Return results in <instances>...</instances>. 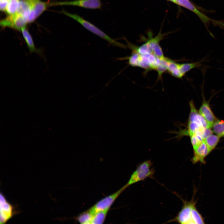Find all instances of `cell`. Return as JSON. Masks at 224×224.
I'll return each mask as SVG.
<instances>
[{
    "label": "cell",
    "instance_id": "obj_29",
    "mask_svg": "<svg viewBox=\"0 0 224 224\" xmlns=\"http://www.w3.org/2000/svg\"><path fill=\"white\" fill-rule=\"evenodd\" d=\"M8 0L9 1V0Z\"/></svg>",
    "mask_w": 224,
    "mask_h": 224
},
{
    "label": "cell",
    "instance_id": "obj_25",
    "mask_svg": "<svg viewBox=\"0 0 224 224\" xmlns=\"http://www.w3.org/2000/svg\"><path fill=\"white\" fill-rule=\"evenodd\" d=\"M193 150L196 149L204 140L199 134L194 133L189 136Z\"/></svg>",
    "mask_w": 224,
    "mask_h": 224
},
{
    "label": "cell",
    "instance_id": "obj_23",
    "mask_svg": "<svg viewBox=\"0 0 224 224\" xmlns=\"http://www.w3.org/2000/svg\"><path fill=\"white\" fill-rule=\"evenodd\" d=\"M19 3V0H10L9 1L6 11L9 15H12L16 13Z\"/></svg>",
    "mask_w": 224,
    "mask_h": 224
},
{
    "label": "cell",
    "instance_id": "obj_7",
    "mask_svg": "<svg viewBox=\"0 0 224 224\" xmlns=\"http://www.w3.org/2000/svg\"><path fill=\"white\" fill-rule=\"evenodd\" d=\"M27 21L21 15L17 13L9 15L0 21V25L4 27H8L21 31L26 28Z\"/></svg>",
    "mask_w": 224,
    "mask_h": 224
},
{
    "label": "cell",
    "instance_id": "obj_2",
    "mask_svg": "<svg viewBox=\"0 0 224 224\" xmlns=\"http://www.w3.org/2000/svg\"><path fill=\"white\" fill-rule=\"evenodd\" d=\"M61 12L65 15L74 19L87 30L105 40L112 45L124 49H125L126 47L124 44L111 38L95 25L86 21L78 15L70 13L64 10H63L61 11Z\"/></svg>",
    "mask_w": 224,
    "mask_h": 224
},
{
    "label": "cell",
    "instance_id": "obj_15",
    "mask_svg": "<svg viewBox=\"0 0 224 224\" xmlns=\"http://www.w3.org/2000/svg\"><path fill=\"white\" fill-rule=\"evenodd\" d=\"M31 5V10L35 13L38 17L46 9L49 5L48 3L40 0H29Z\"/></svg>",
    "mask_w": 224,
    "mask_h": 224
},
{
    "label": "cell",
    "instance_id": "obj_12",
    "mask_svg": "<svg viewBox=\"0 0 224 224\" xmlns=\"http://www.w3.org/2000/svg\"><path fill=\"white\" fill-rule=\"evenodd\" d=\"M163 37V35L160 32L154 38L152 37L147 41L152 50V54L160 58L165 57L162 48L159 44L160 42Z\"/></svg>",
    "mask_w": 224,
    "mask_h": 224
},
{
    "label": "cell",
    "instance_id": "obj_26",
    "mask_svg": "<svg viewBox=\"0 0 224 224\" xmlns=\"http://www.w3.org/2000/svg\"><path fill=\"white\" fill-rule=\"evenodd\" d=\"M213 132L211 128H204L197 133L200 135L204 140L207 137L212 134Z\"/></svg>",
    "mask_w": 224,
    "mask_h": 224
},
{
    "label": "cell",
    "instance_id": "obj_4",
    "mask_svg": "<svg viewBox=\"0 0 224 224\" xmlns=\"http://www.w3.org/2000/svg\"><path fill=\"white\" fill-rule=\"evenodd\" d=\"M0 220L1 224L6 223L15 215L20 213L18 205L12 204L6 199L3 194L0 193Z\"/></svg>",
    "mask_w": 224,
    "mask_h": 224
},
{
    "label": "cell",
    "instance_id": "obj_10",
    "mask_svg": "<svg viewBox=\"0 0 224 224\" xmlns=\"http://www.w3.org/2000/svg\"><path fill=\"white\" fill-rule=\"evenodd\" d=\"M210 152L204 140L196 149L194 150V156L191 161L193 164L200 162L205 164L206 163L205 158Z\"/></svg>",
    "mask_w": 224,
    "mask_h": 224
},
{
    "label": "cell",
    "instance_id": "obj_16",
    "mask_svg": "<svg viewBox=\"0 0 224 224\" xmlns=\"http://www.w3.org/2000/svg\"><path fill=\"white\" fill-rule=\"evenodd\" d=\"M171 60L165 57L160 58V62L155 69L158 73V80L161 79L163 73L167 70Z\"/></svg>",
    "mask_w": 224,
    "mask_h": 224
},
{
    "label": "cell",
    "instance_id": "obj_21",
    "mask_svg": "<svg viewBox=\"0 0 224 224\" xmlns=\"http://www.w3.org/2000/svg\"><path fill=\"white\" fill-rule=\"evenodd\" d=\"M93 214L89 209L80 214L77 219L81 224H91Z\"/></svg>",
    "mask_w": 224,
    "mask_h": 224
},
{
    "label": "cell",
    "instance_id": "obj_5",
    "mask_svg": "<svg viewBox=\"0 0 224 224\" xmlns=\"http://www.w3.org/2000/svg\"><path fill=\"white\" fill-rule=\"evenodd\" d=\"M175 3L183 7L194 13L198 16L206 26H207V25L211 22L214 25L222 27L224 26L223 23L212 20L208 17L198 9L189 0H175Z\"/></svg>",
    "mask_w": 224,
    "mask_h": 224
},
{
    "label": "cell",
    "instance_id": "obj_13",
    "mask_svg": "<svg viewBox=\"0 0 224 224\" xmlns=\"http://www.w3.org/2000/svg\"><path fill=\"white\" fill-rule=\"evenodd\" d=\"M21 31L30 53H35L42 55V50L35 46L32 37L28 30L25 28L22 29Z\"/></svg>",
    "mask_w": 224,
    "mask_h": 224
},
{
    "label": "cell",
    "instance_id": "obj_28",
    "mask_svg": "<svg viewBox=\"0 0 224 224\" xmlns=\"http://www.w3.org/2000/svg\"><path fill=\"white\" fill-rule=\"evenodd\" d=\"M170 1L172 2H173L175 3V0H169Z\"/></svg>",
    "mask_w": 224,
    "mask_h": 224
},
{
    "label": "cell",
    "instance_id": "obj_9",
    "mask_svg": "<svg viewBox=\"0 0 224 224\" xmlns=\"http://www.w3.org/2000/svg\"><path fill=\"white\" fill-rule=\"evenodd\" d=\"M190 111L188 121L195 122L203 128H211L208 122L196 110L193 100L189 102Z\"/></svg>",
    "mask_w": 224,
    "mask_h": 224
},
{
    "label": "cell",
    "instance_id": "obj_6",
    "mask_svg": "<svg viewBox=\"0 0 224 224\" xmlns=\"http://www.w3.org/2000/svg\"><path fill=\"white\" fill-rule=\"evenodd\" d=\"M127 188L124 185L117 191L98 202L89 209L93 214L99 211L109 210L116 199Z\"/></svg>",
    "mask_w": 224,
    "mask_h": 224
},
{
    "label": "cell",
    "instance_id": "obj_11",
    "mask_svg": "<svg viewBox=\"0 0 224 224\" xmlns=\"http://www.w3.org/2000/svg\"><path fill=\"white\" fill-rule=\"evenodd\" d=\"M199 112L206 120L210 128H211L217 119L211 110L209 102L205 100L204 96H203V101Z\"/></svg>",
    "mask_w": 224,
    "mask_h": 224
},
{
    "label": "cell",
    "instance_id": "obj_19",
    "mask_svg": "<svg viewBox=\"0 0 224 224\" xmlns=\"http://www.w3.org/2000/svg\"><path fill=\"white\" fill-rule=\"evenodd\" d=\"M220 138V136L217 135L212 134L204 140V141L210 152L217 145Z\"/></svg>",
    "mask_w": 224,
    "mask_h": 224
},
{
    "label": "cell",
    "instance_id": "obj_27",
    "mask_svg": "<svg viewBox=\"0 0 224 224\" xmlns=\"http://www.w3.org/2000/svg\"><path fill=\"white\" fill-rule=\"evenodd\" d=\"M8 0H0V9L2 11H6L8 3Z\"/></svg>",
    "mask_w": 224,
    "mask_h": 224
},
{
    "label": "cell",
    "instance_id": "obj_22",
    "mask_svg": "<svg viewBox=\"0 0 224 224\" xmlns=\"http://www.w3.org/2000/svg\"><path fill=\"white\" fill-rule=\"evenodd\" d=\"M212 128V131L216 135L224 137V121L217 119L213 124Z\"/></svg>",
    "mask_w": 224,
    "mask_h": 224
},
{
    "label": "cell",
    "instance_id": "obj_20",
    "mask_svg": "<svg viewBox=\"0 0 224 224\" xmlns=\"http://www.w3.org/2000/svg\"><path fill=\"white\" fill-rule=\"evenodd\" d=\"M109 210L99 211L94 213L93 215L91 224L103 223L104 222Z\"/></svg>",
    "mask_w": 224,
    "mask_h": 224
},
{
    "label": "cell",
    "instance_id": "obj_14",
    "mask_svg": "<svg viewBox=\"0 0 224 224\" xmlns=\"http://www.w3.org/2000/svg\"><path fill=\"white\" fill-rule=\"evenodd\" d=\"M31 8V5L29 0H19L16 13L22 16L27 22L28 18Z\"/></svg>",
    "mask_w": 224,
    "mask_h": 224
},
{
    "label": "cell",
    "instance_id": "obj_8",
    "mask_svg": "<svg viewBox=\"0 0 224 224\" xmlns=\"http://www.w3.org/2000/svg\"><path fill=\"white\" fill-rule=\"evenodd\" d=\"M53 5L75 6L89 9H101V0H74L58 2Z\"/></svg>",
    "mask_w": 224,
    "mask_h": 224
},
{
    "label": "cell",
    "instance_id": "obj_17",
    "mask_svg": "<svg viewBox=\"0 0 224 224\" xmlns=\"http://www.w3.org/2000/svg\"><path fill=\"white\" fill-rule=\"evenodd\" d=\"M201 61L179 63V69L183 77L185 74L192 69L198 68L201 65Z\"/></svg>",
    "mask_w": 224,
    "mask_h": 224
},
{
    "label": "cell",
    "instance_id": "obj_3",
    "mask_svg": "<svg viewBox=\"0 0 224 224\" xmlns=\"http://www.w3.org/2000/svg\"><path fill=\"white\" fill-rule=\"evenodd\" d=\"M152 162L149 160L145 161L139 165L125 184L126 186L128 187L147 178H153L155 170L153 168H152Z\"/></svg>",
    "mask_w": 224,
    "mask_h": 224
},
{
    "label": "cell",
    "instance_id": "obj_1",
    "mask_svg": "<svg viewBox=\"0 0 224 224\" xmlns=\"http://www.w3.org/2000/svg\"><path fill=\"white\" fill-rule=\"evenodd\" d=\"M193 196L190 201L182 199L183 205L176 216L168 222H176L182 224H204V218L197 210V201Z\"/></svg>",
    "mask_w": 224,
    "mask_h": 224
},
{
    "label": "cell",
    "instance_id": "obj_24",
    "mask_svg": "<svg viewBox=\"0 0 224 224\" xmlns=\"http://www.w3.org/2000/svg\"><path fill=\"white\" fill-rule=\"evenodd\" d=\"M140 54L132 51V54L129 56L125 58L128 60V64L133 67H138L140 59Z\"/></svg>",
    "mask_w": 224,
    "mask_h": 224
},
{
    "label": "cell",
    "instance_id": "obj_18",
    "mask_svg": "<svg viewBox=\"0 0 224 224\" xmlns=\"http://www.w3.org/2000/svg\"><path fill=\"white\" fill-rule=\"evenodd\" d=\"M167 72L173 76L181 78L183 76L181 73L179 67V63L171 60L168 68Z\"/></svg>",
    "mask_w": 224,
    "mask_h": 224
}]
</instances>
